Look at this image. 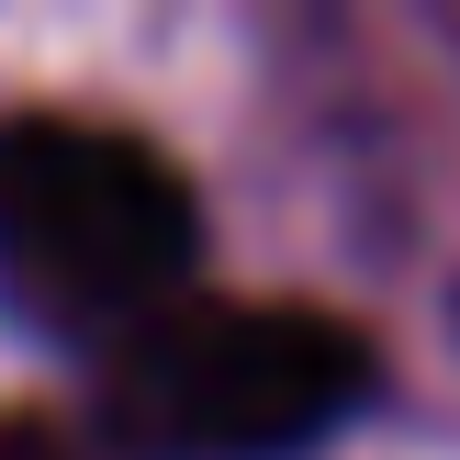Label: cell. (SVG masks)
Wrapping results in <instances>:
<instances>
[{
  "instance_id": "obj_1",
  "label": "cell",
  "mask_w": 460,
  "mask_h": 460,
  "mask_svg": "<svg viewBox=\"0 0 460 460\" xmlns=\"http://www.w3.org/2000/svg\"><path fill=\"white\" fill-rule=\"evenodd\" d=\"M382 394V359L349 314L314 304H169L112 337L102 438L124 460H292Z\"/></svg>"
},
{
  "instance_id": "obj_2",
  "label": "cell",
  "mask_w": 460,
  "mask_h": 460,
  "mask_svg": "<svg viewBox=\"0 0 460 460\" xmlns=\"http://www.w3.org/2000/svg\"><path fill=\"white\" fill-rule=\"evenodd\" d=\"M202 259L191 180L124 124L0 112V281L45 326H157Z\"/></svg>"
},
{
  "instance_id": "obj_3",
  "label": "cell",
  "mask_w": 460,
  "mask_h": 460,
  "mask_svg": "<svg viewBox=\"0 0 460 460\" xmlns=\"http://www.w3.org/2000/svg\"><path fill=\"white\" fill-rule=\"evenodd\" d=\"M0 460H79V449H67L45 416H0Z\"/></svg>"
}]
</instances>
